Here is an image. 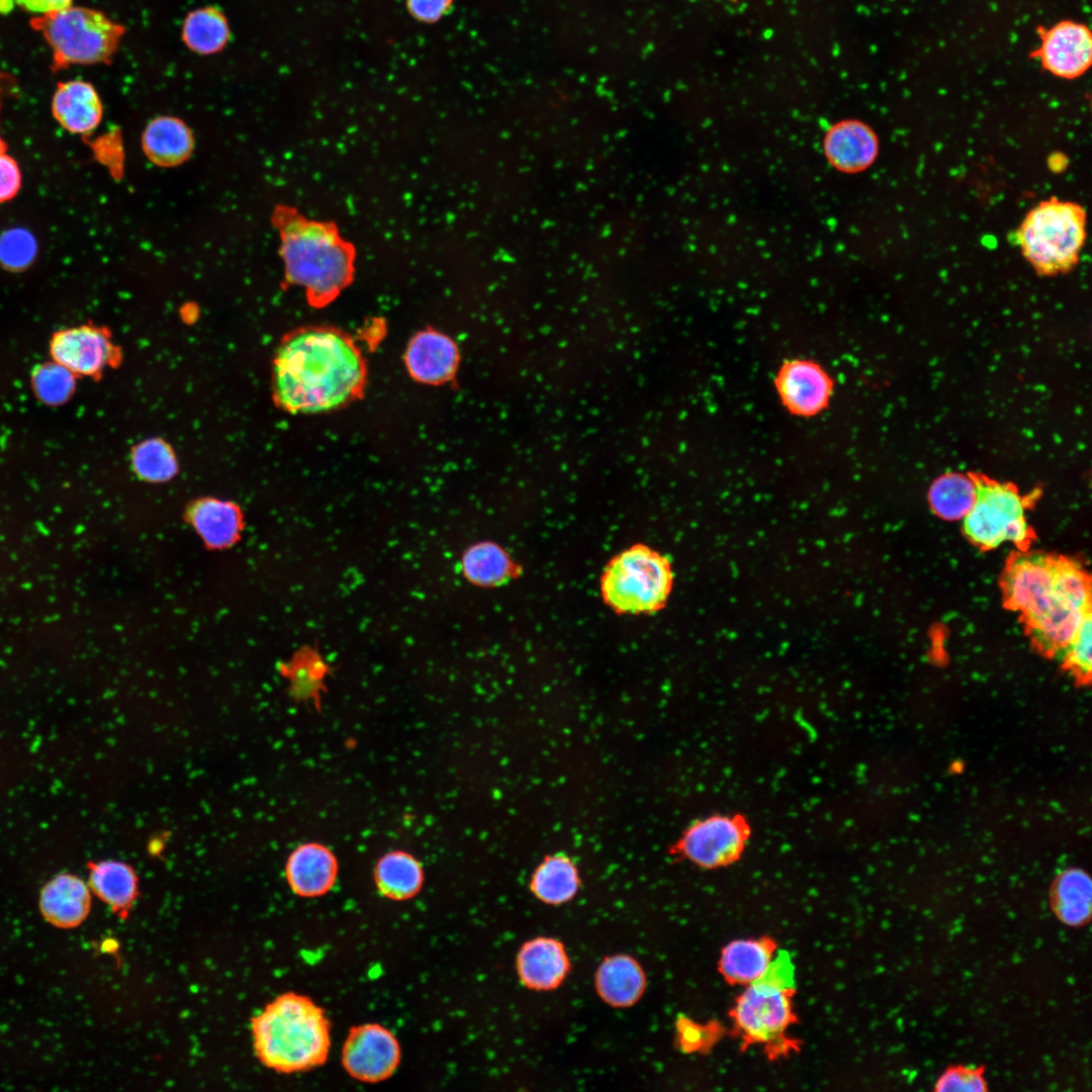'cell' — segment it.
<instances>
[{
    "label": "cell",
    "mask_w": 1092,
    "mask_h": 1092,
    "mask_svg": "<svg viewBox=\"0 0 1092 1092\" xmlns=\"http://www.w3.org/2000/svg\"><path fill=\"white\" fill-rule=\"evenodd\" d=\"M458 363L459 353L455 343L433 330L417 334L405 353V364L412 377L429 384L450 380L457 371Z\"/></svg>",
    "instance_id": "cell-17"
},
{
    "label": "cell",
    "mask_w": 1092,
    "mask_h": 1092,
    "mask_svg": "<svg viewBox=\"0 0 1092 1092\" xmlns=\"http://www.w3.org/2000/svg\"><path fill=\"white\" fill-rule=\"evenodd\" d=\"M21 8L33 13L47 14L65 9L72 0H14Z\"/></svg>",
    "instance_id": "cell-40"
},
{
    "label": "cell",
    "mask_w": 1092,
    "mask_h": 1092,
    "mask_svg": "<svg viewBox=\"0 0 1092 1092\" xmlns=\"http://www.w3.org/2000/svg\"><path fill=\"white\" fill-rule=\"evenodd\" d=\"M880 143L875 130L857 119L834 123L825 133L823 151L836 170L854 174L871 167L879 155Z\"/></svg>",
    "instance_id": "cell-15"
},
{
    "label": "cell",
    "mask_w": 1092,
    "mask_h": 1092,
    "mask_svg": "<svg viewBox=\"0 0 1092 1092\" xmlns=\"http://www.w3.org/2000/svg\"><path fill=\"white\" fill-rule=\"evenodd\" d=\"M1091 624L1090 614L1058 659L1082 681L1089 680L1091 675Z\"/></svg>",
    "instance_id": "cell-36"
},
{
    "label": "cell",
    "mask_w": 1092,
    "mask_h": 1092,
    "mask_svg": "<svg viewBox=\"0 0 1092 1092\" xmlns=\"http://www.w3.org/2000/svg\"><path fill=\"white\" fill-rule=\"evenodd\" d=\"M971 475L976 496L963 518L965 536L983 550L996 549L1006 542L1025 550L1033 537L1026 518L1029 497L1011 483L979 473Z\"/></svg>",
    "instance_id": "cell-8"
},
{
    "label": "cell",
    "mask_w": 1092,
    "mask_h": 1092,
    "mask_svg": "<svg viewBox=\"0 0 1092 1092\" xmlns=\"http://www.w3.org/2000/svg\"><path fill=\"white\" fill-rule=\"evenodd\" d=\"M401 1049L395 1035L378 1023L352 1026L342 1048V1065L355 1080L378 1083L399 1066Z\"/></svg>",
    "instance_id": "cell-12"
},
{
    "label": "cell",
    "mask_w": 1092,
    "mask_h": 1092,
    "mask_svg": "<svg viewBox=\"0 0 1092 1092\" xmlns=\"http://www.w3.org/2000/svg\"><path fill=\"white\" fill-rule=\"evenodd\" d=\"M284 668L285 671H288L294 686L301 688L303 691L307 689L316 690V687L321 685L323 677L329 670V666L322 655L310 646L299 649Z\"/></svg>",
    "instance_id": "cell-37"
},
{
    "label": "cell",
    "mask_w": 1092,
    "mask_h": 1092,
    "mask_svg": "<svg viewBox=\"0 0 1092 1092\" xmlns=\"http://www.w3.org/2000/svg\"><path fill=\"white\" fill-rule=\"evenodd\" d=\"M76 377L68 368L52 360L33 369L31 388L39 401L57 406L66 403L73 396Z\"/></svg>",
    "instance_id": "cell-33"
},
{
    "label": "cell",
    "mask_w": 1092,
    "mask_h": 1092,
    "mask_svg": "<svg viewBox=\"0 0 1092 1092\" xmlns=\"http://www.w3.org/2000/svg\"><path fill=\"white\" fill-rule=\"evenodd\" d=\"M793 989L792 967L785 956L775 959L762 979L747 985L731 1012L744 1043L762 1044L774 1056L794 1046L788 1037V1029L796 1021Z\"/></svg>",
    "instance_id": "cell-6"
},
{
    "label": "cell",
    "mask_w": 1092,
    "mask_h": 1092,
    "mask_svg": "<svg viewBox=\"0 0 1092 1092\" xmlns=\"http://www.w3.org/2000/svg\"><path fill=\"white\" fill-rule=\"evenodd\" d=\"M182 35L188 48L208 55L221 50L229 38V25L217 9L206 7L191 12L185 19Z\"/></svg>",
    "instance_id": "cell-31"
},
{
    "label": "cell",
    "mask_w": 1092,
    "mask_h": 1092,
    "mask_svg": "<svg viewBox=\"0 0 1092 1092\" xmlns=\"http://www.w3.org/2000/svg\"><path fill=\"white\" fill-rule=\"evenodd\" d=\"M366 364L350 336L331 327L287 333L272 361L276 406L290 414L326 412L360 397Z\"/></svg>",
    "instance_id": "cell-1"
},
{
    "label": "cell",
    "mask_w": 1092,
    "mask_h": 1092,
    "mask_svg": "<svg viewBox=\"0 0 1092 1092\" xmlns=\"http://www.w3.org/2000/svg\"><path fill=\"white\" fill-rule=\"evenodd\" d=\"M378 892L394 901H405L419 894L424 883L422 863L411 853L393 850L381 856L374 869Z\"/></svg>",
    "instance_id": "cell-26"
},
{
    "label": "cell",
    "mask_w": 1092,
    "mask_h": 1092,
    "mask_svg": "<svg viewBox=\"0 0 1092 1092\" xmlns=\"http://www.w3.org/2000/svg\"><path fill=\"white\" fill-rule=\"evenodd\" d=\"M453 0H406L411 15L426 23L441 19L452 8Z\"/></svg>",
    "instance_id": "cell-39"
},
{
    "label": "cell",
    "mask_w": 1092,
    "mask_h": 1092,
    "mask_svg": "<svg viewBox=\"0 0 1092 1092\" xmlns=\"http://www.w3.org/2000/svg\"><path fill=\"white\" fill-rule=\"evenodd\" d=\"M775 384L786 410L802 418L823 412L833 392V381L828 372L817 362L805 358L786 360L777 373Z\"/></svg>",
    "instance_id": "cell-13"
},
{
    "label": "cell",
    "mask_w": 1092,
    "mask_h": 1092,
    "mask_svg": "<svg viewBox=\"0 0 1092 1092\" xmlns=\"http://www.w3.org/2000/svg\"><path fill=\"white\" fill-rule=\"evenodd\" d=\"M597 987L606 1002L625 1007L639 999L645 987V977L636 961L628 956H615L607 959L599 968Z\"/></svg>",
    "instance_id": "cell-27"
},
{
    "label": "cell",
    "mask_w": 1092,
    "mask_h": 1092,
    "mask_svg": "<svg viewBox=\"0 0 1092 1092\" xmlns=\"http://www.w3.org/2000/svg\"><path fill=\"white\" fill-rule=\"evenodd\" d=\"M1049 902L1054 915L1070 927H1084L1091 920L1092 882L1080 868L1062 871L1053 881Z\"/></svg>",
    "instance_id": "cell-20"
},
{
    "label": "cell",
    "mask_w": 1092,
    "mask_h": 1092,
    "mask_svg": "<svg viewBox=\"0 0 1092 1092\" xmlns=\"http://www.w3.org/2000/svg\"><path fill=\"white\" fill-rule=\"evenodd\" d=\"M1016 238L1022 256L1040 276L1072 271L1087 238V212L1079 203L1050 197L1031 208Z\"/></svg>",
    "instance_id": "cell-5"
},
{
    "label": "cell",
    "mask_w": 1092,
    "mask_h": 1092,
    "mask_svg": "<svg viewBox=\"0 0 1092 1092\" xmlns=\"http://www.w3.org/2000/svg\"><path fill=\"white\" fill-rule=\"evenodd\" d=\"M52 111L65 129L79 134L93 131L103 114L102 103L95 88L81 80L58 84L52 100Z\"/></svg>",
    "instance_id": "cell-19"
},
{
    "label": "cell",
    "mask_w": 1092,
    "mask_h": 1092,
    "mask_svg": "<svg viewBox=\"0 0 1092 1092\" xmlns=\"http://www.w3.org/2000/svg\"><path fill=\"white\" fill-rule=\"evenodd\" d=\"M5 78H6V76L3 73L0 72V93H1V90H2V83H3V80ZM0 99H1V96H0ZM5 150H6V146H5L3 140H2V138L0 135V151H5Z\"/></svg>",
    "instance_id": "cell-41"
},
{
    "label": "cell",
    "mask_w": 1092,
    "mask_h": 1092,
    "mask_svg": "<svg viewBox=\"0 0 1092 1092\" xmlns=\"http://www.w3.org/2000/svg\"><path fill=\"white\" fill-rule=\"evenodd\" d=\"M37 254L34 236L23 228H12L0 235V265L10 271L29 267Z\"/></svg>",
    "instance_id": "cell-34"
},
{
    "label": "cell",
    "mask_w": 1092,
    "mask_h": 1092,
    "mask_svg": "<svg viewBox=\"0 0 1092 1092\" xmlns=\"http://www.w3.org/2000/svg\"><path fill=\"white\" fill-rule=\"evenodd\" d=\"M135 474L148 482H165L178 472V459L172 446L161 438H149L136 444L130 455Z\"/></svg>",
    "instance_id": "cell-32"
},
{
    "label": "cell",
    "mask_w": 1092,
    "mask_h": 1092,
    "mask_svg": "<svg viewBox=\"0 0 1092 1092\" xmlns=\"http://www.w3.org/2000/svg\"><path fill=\"white\" fill-rule=\"evenodd\" d=\"M975 496V483L971 473L960 472H948L937 477L928 492L933 513L948 521L963 520L971 510Z\"/></svg>",
    "instance_id": "cell-30"
},
{
    "label": "cell",
    "mask_w": 1092,
    "mask_h": 1092,
    "mask_svg": "<svg viewBox=\"0 0 1092 1092\" xmlns=\"http://www.w3.org/2000/svg\"><path fill=\"white\" fill-rule=\"evenodd\" d=\"M50 353L53 360L76 376L95 379L122 360L121 349L113 342L110 331L94 324L56 332L50 342Z\"/></svg>",
    "instance_id": "cell-11"
},
{
    "label": "cell",
    "mask_w": 1092,
    "mask_h": 1092,
    "mask_svg": "<svg viewBox=\"0 0 1092 1092\" xmlns=\"http://www.w3.org/2000/svg\"><path fill=\"white\" fill-rule=\"evenodd\" d=\"M90 907V888L72 874L57 875L40 891V912L49 923L59 928L80 925L87 918Z\"/></svg>",
    "instance_id": "cell-18"
},
{
    "label": "cell",
    "mask_w": 1092,
    "mask_h": 1092,
    "mask_svg": "<svg viewBox=\"0 0 1092 1092\" xmlns=\"http://www.w3.org/2000/svg\"><path fill=\"white\" fill-rule=\"evenodd\" d=\"M30 25L51 47L54 71L109 62L124 32L123 26L103 13L72 5L33 17Z\"/></svg>",
    "instance_id": "cell-7"
},
{
    "label": "cell",
    "mask_w": 1092,
    "mask_h": 1092,
    "mask_svg": "<svg viewBox=\"0 0 1092 1092\" xmlns=\"http://www.w3.org/2000/svg\"><path fill=\"white\" fill-rule=\"evenodd\" d=\"M1001 585L1005 607L1020 614L1035 647L1056 659L1091 614L1090 576L1072 558L1021 550L1009 558Z\"/></svg>",
    "instance_id": "cell-2"
},
{
    "label": "cell",
    "mask_w": 1092,
    "mask_h": 1092,
    "mask_svg": "<svg viewBox=\"0 0 1092 1092\" xmlns=\"http://www.w3.org/2000/svg\"><path fill=\"white\" fill-rule=\"evenodd\" d=\"M338 870L337 858L327 846L308 842L291 852L286 861L285 876L293 893L303 898H314L331 891Z\"/></svg>",
    "instance_id": "cell-16"
},
{
    "label": "cell",
    "mask_w": 1092,
    "mask_h": 1092,
    "mask_svg": "<svg viewBox=\"0 0 1092 1092\" xmlns=\"http://www.w3.org/2000/svg\"><path fill=\"white\" fill-rule=\"evenodd\" d=\"M188 519L203 542L210 548H225L240 537L243 516L233 502L214 497L195 500L188 509Z\"/></svg>",
    "instance_id": "cell-23"
},
{
    "label": "cell",
    "mask_w": 1092,
    "mask_h": 1092,
    "mask_svg": "<svg viewBox=\"0 0 1092 1092\" xmlns=\"http://www.w3.org/2000/svg\"><path fill=\"white\" fill-rule=\"evenodd\" d=\"M255 1054L278 1073L304 1072L324 1065L331 1050V1023L310 997L287 992L252 1018Z\"/></svg>",
    "instance_id": "cell-4"
},
{
    "label": "cell",
    "mask_w": 1092,
    "mask_h": 1092,
    "mask_svg": "<svg viewBox=\"0 0 1092 1092\" xmlns=\"http://www.w3.org/2000/svg\"><path fill=\"white\" fill-rule=\"evenodd\" d=\"M89 888L111 910L124 918L138 897V877L133 869L118 860L88 863Z\"/></svg>",
    "instance_id": "cell-25"
},
{
    "label": "cell",
    "mask_w": 1092,
    "mask_h": 1092,
    "mask_svg": "<svg viewBox=\"0 0 1092 1092\" xmlns=\"http://www.w3.org/2000/svg\"><path fill=\"white\" fill-rule=\"evenodd\" d=\"M460 569L470 583L489 587L508 580L513 574L514 565L497 544L482 541L465 549L461 555Z\"/></svg>",
    "instance_id": "cell-28"
},
{
    "label": "cell",
    "mask_w": 1092,
    "mask_h": 1092,
    "mask_svg": "<svg viewBox=\"0 0 1092 1092\" xmlns=\"http://www.w3.org/2000/svg\"><path fill=\"white\" fill-rule=\"evenodd\" d=\"M142 145L152 163L174 167L190 157L194 143L190 128L181 119L160 116L145 128Z\"/></svg>",
    "instance_id": "cell-24"
},
{
    "label": "cell",
    "mask_w": 1092,
    "mask_h": 1092,
    "mask_svg": "<svg viewBox=\"0 0 1092 1092\" xmlns=\"http://www.w3.org/2000/svg\"><path fill=\"white\" fill-rule=\"evenodd\" d=\"M518 972L524 984L548 990L558 986L568 970V960L560 942L540 937L527 942L518 954Z\"/></svg>",
    "instance_id": "cell-22"
},
{
    "label": "cell",
    "mask_w": 1092,
    "mask_h": 1092,
    "mask_svg": "<svg viewBox=\"0 0 1092 1092\" xmlns=\"http://www.w3.org/2000/svg\"><path fill=\"white\" fill-rule=\"evenodd\" d=\"M21 173L17 162L0 151V203L12 199L19 191Z\"/></svg>",
    "instance_id": "cell-38"
},
{
    "label": "cell",
    "mask_w": 1092,
    "mask_h": 1092,
    "mask_svg": "<svg viewBox=\"0 0 1092 1092\" xmlns=\"http://www.w3.org/2000/svg\"><path fill=\"white\" fill-rule=\"evenodd\" d=\"M579 886L578 871L565 854L549 855L535 870L531 889L535 896L548 904H561L570 900Z\"/></svg>",
    "instance_id": "cell-29"
},
{
    "label": "cell",
    "mask_w": 1092,
    "mask_h": 1092,
    "mask_svg": "<svg viewBox=\"0 0 1092 1092\" xmlns=\"http://www.w3.org/2000/svg\"><path fill=\"white\" fill-rule=\"evenodd\" d=\"M272 222L280 238L284 282L302 287L311 306L330 304L353 282L356 249L334 221L310 219L292 206L278 204Z\"/></svg>",
    "instance_id": "cell-3"
},
{
    "label": "cell",
    "mask_w": 1092,
    "mask_h": 1092,
    "mask_svg": "<svg viewBox=\"0 0 1092 1092\" xmlns=\"http://www.w3.org/2000/svg\"><path fill=\"white\" fill-rule=\"evenodd\" d=\"M776 951L775 941L766 937L733 940L722 949L719 971L727 982L747 986L767 974Z\"/></svg>",
    "instance_id": "cell-21"
},
{
    "label": "cell",
    "mask_w": 1092,
    "mask_h": 1092,
    "mask_svg": "<svg viewBox=\"0 0 1092 1092\" xmlns=\"http://www.w3.org/2000/svg\"><path fill=\"white\" fill-rule=\"evenodd\" d=\"M1041 42L1030 56L1042 68L1064 79L1083 75L1092 61V35L1083 23L1064 20L1040 32Z\"/></svg>",
    "instance_id": "cell-14"
},
{
    "label": "cell",
    "mask_w": 1092,
    "mask_h": 1092,
    "mask_svg": "<svg viewBox=\"0 0 1092 1092\" xmlns=\"http://www.w3.org/2000/svg\"><path fill=\"white\" fill-rule=\"evenodd\" d=\"M672 585L669 561L636 545L615 557L602 578L606 602L618 612L643 613L661 608Z\"/></svg>",
    "instance_id": "cell-9"
},
{
    "label": "cell",
    "mask_w": 1092,
    "mask_h": 1092,
    "mask_svg": "<svg viewBox=\"0 0 1092 1092\" xmlns=\"http://www.w3.org/2000/svg\"><path fill=\"white\" fill-rule=\"evenodd\" d=\"M751 836V826L741 814H712L690 824L670 852L708 870L734 863Z\"/></svg>",
    "instance_id": "cell-10"
},
{
    "label": "cell",
    "mask_w": 1092,
    "mask_h": 1092,
    "mask_svg": "<svg viewBox=\"0 0 1092 1092\" xmlns=\"http://www.w3.org/2000/svg\"><path fill=\"white\" fill-rule=\"evenodd\" d=\"M985 1072L986 1067L984 1065H948L937 1077L932 1090L934 1092L989 1091V1083L985 1078Z\"/></svg>",
    "instance_id": "cell-35"
}]
</instances>
